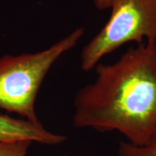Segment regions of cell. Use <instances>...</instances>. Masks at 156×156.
<instances>
[{"instance_id":"obj_7","label":"cell","mask_w":156,"mask_h":156,"mask_svg":"<svg viewBox=\"0 0 156 156\" xmlns=\"http://www.w3.org/2000/svg\"><path fill=\"white\" fill-rule=\"evenodd\" d=\"M95 7L99 10H106L110 8L113 0H93Z\"/></svg>"},{"instance_id":"obj_4","label":"cell","mask_w":156,"mask_h":156,"mask_svg":"<svg viewBox=\"0 0 156 156\" xmlns=\"http://www.w3.org/2000/svg\"><path fill=\"white\" fill-rule=\"evenodd\" d=\"M66 139L65 136L46 130L41 122L35 123L25 119H21L0 114V143L29 140L46 145H58Z\"/></svg>"},{"instance_id":"obj_3","label":"cell","mask_w":156,"mask_h":156,"mask_svg":"<svg viewBox=\"0 0 156 156\" xmlns=\"http://www.w3.org/2000/svg\"><path fill=\"white\" fill-rule=\"evenodd\" d=\"M106 25L83 48L81 69L90 71L126 43H156V0H113Z\"/></svg>"},{"instance_id":"obj_6","label":"cell","mask_w":156,"mask_h":156,"mask_svg":"<svg viewBox=\"0 0 156 156\" xmlns=\"http://www.w3.org/2000/svg\"><path fill=\"white\" fill-rule=\"evenodd\" d=\"M32 142L29 140L0 143V156H25Z\"/></svg>"},{"instance_id":"obj_5","label":"cell","mask_w":156,"mask_h":156,"mask_svg":"<svg viewBox=\"0 0 156 156\" xmlns=\"http://www.w3.org/2000/svg\"><path fill=\"white\" fill-rule=\"evenodd\" d=\"M118 156H156V140L145 146H136L128 142H121Z\"/></svg>"},{"instance_id":"obj_2","label":"cell","mask_w":156,"mask_h":156,"mask_svg":"<svg viewBox=\"0 0 156 156\" xmlns=\"http://www.w3.org/2000/svg\"><path fill=\"white\" fill-rule=\"evenodd\" d=\"M83 34L80 27L46 49L0 57V108L40 122L35 105L43 81L58 58L75 47Z\"/></svg>"},{"instance_id":"obj_1","label":"cell","mask_w":156,"mask_h":156,"mask_svg":"<svg viewBox=\"0 0 156 156\" xmlns=\"http://www.w3.org/2000/svg\"><path fill=\"white\" fill-rule=\"evenodd\" d=\"M97 77L75 96L73 124L116 131L136 146L156 140V43H142L116 62L98 63Z\"/></svg>"}]
</instances>
